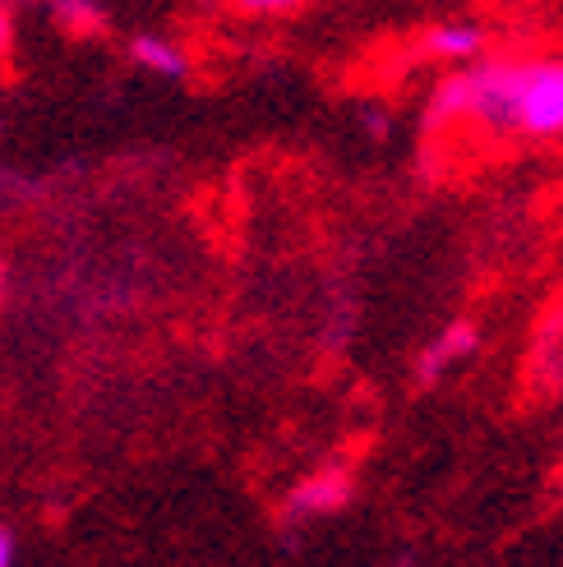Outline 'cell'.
I'll return each mask as SVG.
<instances>
[{
    "instance_id": "6da1fadb",
    "label": "cell",
    "mask_w": 563,
    "mask_h": 567,
    "mask_svg": "<svg viewBox=\"0 0 563 567\" xmlns=\"http://www.w3.org/2000/svg\"><path fill=\"white\" fill-rule=\"evenodd\" d=\"M426 125L563 144V55H475L434 83Z\"/></svg>"
},
{
    "instance_id": "277c9868",
    "label": "cell",
    "mask_w": 563,
    "mask_h": 567,
    "mask_svg": "<svg viewBox=\"0 0 563 567\" xmlns=\"http://www.w3.org/2000/svg\"><path fill=\"white\" fill-rule=\"evenodd\" d=\"M420 47L443 65H471L475 55H485V28L471 19H448V23H434L430 33L420 38Z\"/></svg>"
},
{
    "instance_id": "8fae6325",
    "label": "cell",
    "mask_w": 563,
    "mask_h": 567,
    "mask_svg": "<svg viewBox=\"0 0 563 567\" xmlns=\"http://www.w3.org/2000/svg\"><path fill=\"white\" fill-rule=\"evenodd\" d=\"M550 337H559V342H563V305H559V319H554V332Z\"/></svg>"
},
{
    "instance_id": "8992f818",
    "label": "cell",
    "mask_w": 563,
    "mask_h": 567,
    "mask_svg": "<svg viewBox=\"0 0 563 567\" xmlns=\"http://www.w3.org/2000/svg\"><path fill=\"white\" fill-rule=\"evenodd\" d=\"M51 19L61 23V33H70V38H98L106 28V10L98 0H51Z\"/></svg>"
},
{
    "instance_id": "5b68a950",
    "label": "cell",
    "mask_w": 563,
    "mask_h": 567,
    "mask_svg": "<svg viewBox=\"0 0 563 567\" xmlns=\"http://www.w3.org/2000/svg\"><path fill=\"white\" fill-rule=\"evenodd\" d=\"M130 61H134V70L166 79V83L190 79V51L166 33H134L130 38Z\"/></svg>"
},
{
    "instance_id": "7c38bea8",
    "label": "cell",
    "mask_w": 563,
    "mask_h": 567,
    "mask_svg": "<svg viewBox=\"0 0 563 567\" xmlns=\"http://www.w3.org/2000/svg\"><path fill=\"white\" fill-rule=\"evenodd\" d=\"M0 296H6V264H0Z\"/></svg>"
},
{
    "instance_id": "9c48e42d",
    "label": "cell",
    "mask_w": 563,
    "mask_h": 567,
    "mask_svg": "<svg viewBox=\"0 0 563 567\" xmlns=\"http://www.w3.org/2000/svg\"><path fill=\"white\" fill-rule=\"evenodd\" d=\"M19 563V535L10 526H0V567H14Z\"/></svg>"
},
{
    "instance_id": "7a4b0ae2",
    "label": "cell",
    "mask_w": 563,
    "mask_h": 567,
    "mask_svg": "<svg viewBox=\"0 0 563 567\" xmlns=\"http://www.w3.org/2000/svg\"><path fill=\"white\" fill-rule=\"evenodd\" d=\"M351 498H356V475L347 466H319V471H309L300 485L287 494V503H282V517H287L291 526L324 522L332 513H342Z\"/></svg>"
},
{
    "instance_id": "3957f363",
    "label": "cell",
    "mask_w": 563,
    "mask_h": 567,
    "mask_svg": "<svg viewBox=\"0 0 563 567\" xmlns=\"http://www.w3.org/2000/svg\"><path fill=\"white\" fill-rule=\"evenodd\" d=\"M475 347H481V328H475L471 319H453L443 323L426 347H420L416 355V383L420 388H434L439 379H448L458 370V364H467L475 355Z\"/></svg>"
},
{
    "instance_id": "ba28073f",
    "label": "cell",
    "mask_w": 563,
    "mask_h": 567,
    "mask_svg": "<svg viewBox=\"0 0 563 567\" xmlns=\"http://www.w3.org/2000/svg\"><path fill=\"white\" fill-rule=\"evenodd\" d=\"M360 130L370 134V138H388V134H392V121H388V111H383V106H365V116H360Z\"/></svg>"
},
{
    "instance_id": "30bf717a",
    "label": "cell",
    "mask_w": 563,
    "mask_h": 567,
    "mask_svg": "<svg viewBox=\"0 0 563 567\" xmlns=\"http://www.w3.org/2000/svg\"><path fill=\"white\" fill-rule=\"evenodd\" d=\"M10 42H14V23H10V10L0 6V61L10 55Z\"/></svg>"
},
{
    "instance_id": "52a82bcc",
    "label": "cell",
    "mask_w": 563,
    "mask_h": 567,
    "mask_svg": "<svg viewBox=\"0 0 563 567\" xmlns=\"http://www.w3.org/2000/svg\"><path fill=\"white\" fill-rule=\"evenodd\" d=\"M296 6H300V0H236L240 14H287Z\"/></svg>"
}]
</instances>
